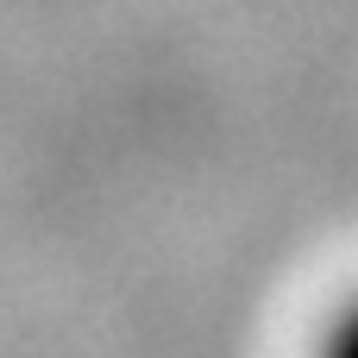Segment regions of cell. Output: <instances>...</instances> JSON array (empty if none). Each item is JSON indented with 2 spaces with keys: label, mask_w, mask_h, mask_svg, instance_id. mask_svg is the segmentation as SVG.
Returning <instances> with one entry per match:
<instances>
[{
  "label": "cell",
  "mask_w": 358,
  "mask_h": 358,
  "mask_svg": "<svg viewBox=\"0 0 358 358\" xmlns=\"http://www.w3.org/2000/svg\"><path fill=\"white\" fill-rule=\"evenodd\" d=\"M308 358H358V289H346L308 334Z\"/></svg>",
  "instance_id": "6da1fadb"
}]
</instances>
